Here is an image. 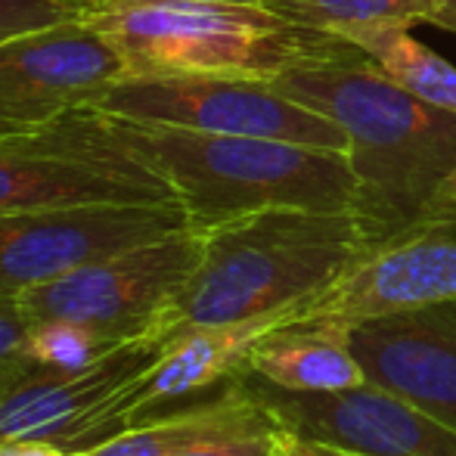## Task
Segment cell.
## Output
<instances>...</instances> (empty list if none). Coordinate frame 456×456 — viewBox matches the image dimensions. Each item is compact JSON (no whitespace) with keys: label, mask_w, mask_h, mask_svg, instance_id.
Returning <instances> with one entry per match:
<instances>
[{"label":"cell","mask_w":456,"mask_h":456,"mask_svg":"<svg viewBox=\"0 0 456 456\" xmlns=\"http://www.w3.org/2000/svg\"><path fill=\"white\" fill-rule=\"evenodd\" d=\"M348 134L366 248L456 221V115L397 85L354 44L271 78Z\"/></svg>","instance_id":"1"},{"label":"cell","mask_w":456,"mask_h":456,"mask_svg":"<svg viewBox=\"0 0 456 456\" xmlns=\"http://www.w3.org/2000/svg\"><path fill=\"white\" fill-rule=\"evenodd\" d=\"M202 233L199 261L177 295L171 336L311 305L366 248L354 211L265 208Z\"/></svg>","instance_id":"2"},{"label":"cell","mask_w":456,"mask_h":456,"mask_svg":"<svg viewBox=\"0 0 456 456\" xmlns=\"http://www.w3.org/2000/svg\"><path fill=\"white\" fill-rule=\"evenodd\" d=\"M112 125L127 150L171 183L196 230L265 208L351 211L354 205L357 183L345 152L125 118Z\"/></svg>","instance_id":"3"},{"label":"cell","mask_w":456,"mask_h":456,"mask_svg":"<svg viewBox=\"0 0 456 456\" xmlns=\"http://www.w3.org/2000/svg\"><path fill=\"white\" fill-rule=\"evenodd\" d=\"M81 22L125 60V78L211 75L271 81L348 41L301 28L261 4H112L87 6Z\"/></svg>","instance_id":"4"},{"label":"cell","mask_w":456,"mask_h":456,"mask_svg":"<svg viewBox=\"0 0 456 456\" xmlns=\"http://www.w3.org/2000/svg\"><path fill=\"white\" fill-rule=\"evenodd\" d=\"M81 202H181L96 106L0 140V215Z\"/></svg>","instance_id":"5"},{"label":"cell","mask_w":456,"mask_h":456,"mask_svg":"<svg viewBox=\"0 0 456 456\" xmlns=\"http://www.w3.org/2000/svg\"><path fill=\"white\" fill-rule=\"evenodd\" d=\"M199 248L202 233L186 227L31 286L19 298L31 320H75L115 342L171 338V314Z\"/></svg>","instance_id":"6"},{"label":"cell","mask_w":456,"mask_h":456,"mask_svg":"<svg viewBox=\"0 0 456 456\" xmlns=\"http://www.w3.org/2000/svg\"><path fill=\"white\" fill-rule=\"evenodd\" d=\"M96 109L137 125L286 140L336 152L348 150V134L336 121L276 91L271 81L258 78H121L100 96Z\"/></svg>","instance_id":"7"},{"label":"cell","mask_w":456,"mask_h":456,"mask_svg":"<svg viewBox=\"0 0 456 456\" xmlns=\"http://www.w3.org/2000/svg\"><path fill=\"white\" fill-rule=\"evenodd\" d=\"M192 227L181 202H81L0 215V289L25 292Z\"/></svg>","instance_id":"8"},{"label":"cell","mask_w":456,"mask_h":456,"mask_svg":"<svg viewBox=\"0 0 456 456\" xmlns=\"http://www.w3.org/2000/svg\"><path fill=\"white\" fill-rule=\"evenodd\" d=\"M127 75L125 60L87 22L50 25L0 41V140L25 137L96 106Z\"/></svg>","instance_id":"9"},{"label":"cell","mask_w":456,"mask_h":456,"mask_svg":"<svg viewBox=\"0 0 456 456\" xmlns=\"http://www.w3.org/2000/svg\"><path fill=\"white\" fill-rule=\"evenodd\" d=\"M246 382L267 413L307 441L357 456H456V432L382 385L338 391H282L261 379Z\"/></svg>","instance_id":"10"},{"label":"cell","mask_w":456,"mask_h":456,"mask_svg":"<svg viewBox=\"0 0 456 456\" xmlns=\"http://www.w3.org/2000/svg\"><path fill=\"white\" fill-rule=\"evenodd\" d=\"M168 338H134L81 372H47L16 361L0 366V441L41 438L81 453L106 403L131 388Z\"/></svg>","instance_id":"11"},{"label":"cell","mask_w":456,"mask_h":456,"mask_svg":"<svg viewBox=\"0 0 456 456\" xmlns=\"http://www.w3.org/2000/svg\"><path fill=\"white\" fill-rule=\"evenodd\" d=\"M456 301V221L416 230L376 246L311 305L301 320L354 326L361 320L395 311Z\"/></svg>","instance_id":"12"},{"label":"cell","mask_w":456,"mask_h":456,"mask_svg":"<svg viewBox=\"0 0 456 456\" xmlns=\"http://www.w3.org/2000/svg\"><path fill=\"white\" fill-rule=\"evenodd\" d=\"M348 338L366 382L456 432V301L361 320Z\"/></svg>","instance_id":"13"},{"label":"cell","mask_w":456,"mask_h":456,"mask_svg":"<svg viewBox=\"0 0 456 456\" xmlns=\"http://www.w3.org/2000/svg\"><path fill=\"white\" fill-rule=\"evenodd\" d=\"M265 422H273V416L258 401L246 376H240L227 382L221 395H211L190 407L146 416L115 432L112 438L94 444L81 456H175L205 441L224 438V435L258 428Z\"/></svg>","instance_id":"14"},{"label":"cell","mask_w":456,"mask_h":456,"mask_svg":"<svg viewBox=\"0 0 456 456\" xmlns=\"http://www.w3.org/2000/svg\"><path fill=\"white\" fill-rule=\"evenodd\" d=\"M248 376L282 391H338L363 385L348 326L305 320L267 332L248 357Z\"/></svg>","instance_id":"15"},{"label":"cell","mask_w":456,"mask_h":456,"mask_svg":"<svg viewBox=\"0 0 456 456\" xmlns=\"http://www.w3.org/2000/svg\"><path fill=\"white\" fill-rule=\"evenodd\" d=\"M273 12L301 28L357 44L385 28L428 22V0H267Z\"/></svg>","instance_id":"16"},{"label":"cell","mask_w":456,"mask_h":456,"mask_svg":"<svg viewBox=\"0 0 456 456\" xmlns=\"http://www.w3.org/2000/svg\"><path fill=\"white\" fill-rule=\"evenodd\" d=\"M370 60L382 72H388L397 85H403L410 94L422 96L426 102L456 115V66L428 50L422 41L410 35V28H385L376 35L357 41Z\"/></svg>","instance_id":"17"},{"label":"cell","mask_w":456,"mask_h":456,"mask_svg":"<svg viewBox=\"0 0 456 456\" xmlns=\"http://www.w3.org/2000/svg\"><path fill=\"white\" fill-rule=\"evenodd\" d=\"M121 345L125 342H115L75 320H35L19 361L47 372H81Z\"/></svg>","instance_id":"18"},{"label":"cell","mask_w":456,"mask_h":456,"mask_svg":"<svg viewBox=\"0 0 456 456\" xmlns=\"http://www.w3.org/2000/svg\"><path fill=\"white\" fill-rule=\"evenodd\" d=\"M87 0H0V41L22 31L50 28V25L81 19Z\"/></svg>","instance_id":"19"},{"label":"cell","mask_w":456,"mask_h":456,"mask_svg":"<svg viewBox=\"0 0 456 456\" xmlns=\"http://www.w3.org/2000/svg\"><path fill=\"white\" fill-rule=\"evenodd\" d=\"M282 447H286V428L273 419L258 428L205 441V444H196L175 456H282Z\"/></svg>","instance_id":"20"},{"label":"cell","mask_w":456,"mask_h":456,"mask_svg":"<svg viewBox=\"0 0 456 456\" xmlns=\"http://www.w3.org/2000/svg\"><path fill=\"white\" fill-rule=\"evenodd\" d=\"M31 323L35 320L28 317L19 292L0 289V366H10L19 361Z\"/></svg>","instance_id":"21"},{"label":"cell","mask_w":456,"mask_h":456,"mask_svg":"<svg viewBox=\"0 0 456 456\" xmlns=\"http://www.w3.org/2000/svg\"><path fill=\"white\" fill-rule=\"evenodd\" d=\"M282 456H357V453L338 451V447L320 444V441H307V438H298V435L286 432V447H282Z\"/></svg>","instance_id":"22"},{"label":"cell","mask_w":456,"mask_h":456,"mask_svg":"<svg viewBox=\"0 0 456 456\" xmlns=\"http://www.w3.org/2000/svg\"><path fill=\"white\" fill-rule=\"evenodd\" d=\"M428 22L456 35V0H428Z\"/></svg>","instance_id":"23"},{"label":"cell","mask_w":456,"mask_h":456,"mask_svg":"<svg viewBox=\"0 0 456 456\" xmlns=\"http://www.w3.org/2000/svg\"><path fill=\"white\" fill-rule=\"evenodd\" d=\"M112 4H261L267 0H87V6H112Z\"/></svg>","instance_id":"24"},{"label":"cell","mask_w":456,"mask_h":456,"mask_svg":"<svg viewBox=\"0 0 456 456\" xmlns=\"http://www.w3.org/2000/svg\"><path fill=\"white\" fill-rule=\"evenodd\" d=\"M0 456H12V441H0Z\"/></svg>","instance_id":"25"}]
</instances>
